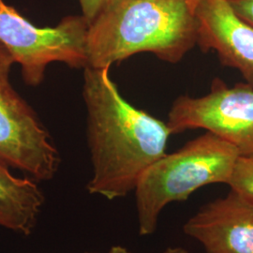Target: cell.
I'll use <instances>...</instances> for the list:
<instances>
[{"label": "cell", "mask_w": 253, "mask_h": 253, "mask_svg": "<svg viewBox=\"0 0 253 253\" xmlns=\"http://www.w3.org/2000/svg\"><path fill=\"white\" fill-rule=\"evenodd\" d=\"M168 117L172 134L204 128L234 145L241 157H253V87L247 83L230 87L215 78L206 96L178 97Z\"/></svg>", "instance_id": "obj_6"}, {"label": "cell", "mask_w": 253, "mask_h": 253, "mask_svg": "<svg viewBox=\"0 0 253 253\" xmlns=\"http://www.w3.org/2000/svg\"><path fill=\"white\" fill-rule=\"evenodd\" d=\"M235 13L253 27V0H228Z\"/></svg>", "instance_id": "obj_12"}, {"label": "cell", "mask_w": 253, "mask_h": 253, "mask_svg": "<svg viewBox=\"0 0 253 253\" xmlns=\"http://www.w3.org/2000/svg\"><path fill=\"white\" fill-rule=\"evenodd\" d=\"M109 69H84L83 97L93 165L87 190L115 200L135 190L146 169L165 155L172 132L167 123L121 96Z\"/></svg>", "instance_id": "obj_1"}, {"label": "cell", "mask_w": 253, "mask_h": 253, "mask_svg": "<svg viewBox=\"0 0 253 253\" xmlns=\"http://www.w3.org/2000/svg\"><path fill=\"white\" fill-rule=\"evenodd\" d=\"M228 185L231 190L253 205V157L239 156Z\"/></svg>", "instance_id": "obj_10"}, {"label": "cell", "mask_w": 253, "mask_h": 253, "mask_svg": "<svg viewBox=\"0 0 253 253\" xmlns=\"http://www.w3.org/2000/svg\"><path fill=\"white\" fill-rule=\"evenodd\" d=\"M110 0H79L82 9V15L90 25L98 17Z\"/></svg>", "instance_id": "obj_11"}, {"label": "cell", "mask_w": 253, "mask_h": 253, "mask_svg": "<svg viewBox=\"0 0 253 253\" xmlns=\"http://www.w3.org/2000/svg\"><path fill=\"white\" fill-rule=\"evenodd\" d=\"M163 253H189L183 248H168Z\"/></svg>", "instance_id": "obj_14"}, {"label": "cell", "mask_w": 253, "mask_h": 253, "mask_svg": "<svg viewBox=\"0 0 253 253\" xmlns=\"http://www.w3.org/2000/svg\"><path fill=\"white\" fill-rule=\"evenodd\" d=\"M9 51L0 43V163L50 180L60 159L50 135L35 112L9 82L12 64Z\"/></svg>", "instance_id": "obj_5"}, {"label": "cell", "mask_w": 253, "mask_h": 253, "mask_svg": "<svg viewBox=\"0 0 253 253\" xmlns=\"http://www.w3.org/2000/svg\"><path fill=\"white\" fill-rule=\"evenodd\" d=\"M89 24L83 15L64 17L53 27H38L0 0V43L21 66L28 85L38 86L49 64L62 62L81 69L88 65Z\"/></svg>", "instance_id": "obj_4"}, {"label": "cell", "mask_w": 253, "mask_h": 253, "mask_svg": "<svg viewBox=\"0 0 253 253\" xmlns=\"http://www.w3.org/2000/svg\"><path fill=\"white\" fill-rule=\"evenodd\" d=\"M198 21L197 44L213 50L222 65L235 68L253 87V27L240 18L228 0H189Z\"/></svg>", "instance_id": "obj_7"}, {"label": "cell", "mask_w": 253, "mask_h": 253, "mask_svg": "<svg viewBox=\"0 0 253 253\" xmlns=\"http://www.w3.org/2000/svg\"><path fill=\"white\" fill-rule=\"evenodd\" d=\"M44 204V195L32 179L19 178L0 163V225L30 235Z\"/></svg>", "instance_id": "obj_9"}, {"label": "cell", "mask_w": 253, "mask_h": 253, "mask_svg": "<svg viewBox=\"0 0 253 253\" xmlns=\"http://www.w3.org/2000/svg\"><path fill=\"white\" fill-rule=\"evenodd\" d=\"M184 233L207 253H253V205L231 190L200 208Z\"/></svg>", "instance_id": "obj_8"}, {"label": "cell", "mask_w": 253, "mask_h": 253, "mask_svg": "<svg viewBox=\"0 0 253 253\" xmlns=\"http://www.w3.org/2000/svg\"><path fill=\"white\" fill-rule=\"evenodd\" d=\"M239 156L234 145L207 131L154 163L134 190L140 235L153 234L167 205L210 184H228Z\"/></svg>", "instance_id": "obj_3"}, {"label": "cell", "mask_w": 253, "mask_h": 253, "mask_svg": "<svg viewBox=\"0 0 253 253\" xmlns=\"http://www.w3.org/2000/svg\"><path fill=\"white\" fill-rule=\"evenodd\" d=\"M108 253H131L126 250V248H123L121 246H114L111 248Z\"/></svg>", "instance_id": "obj_13"}, {"label": "cell", "mask_w": 253, "mask_h": 253, "mask_svg": "<svg viewBox=\"0 0 253 253\" xmlns=\"http://www.w3.org/2000/svg\"><path fill=\"white\" fill-rule=\"evenodd\" d=\"M197 39L189 0H110L89 25L87 67L110 68L145 52L178 63Z\"/></svg>", "instance_id": "obj_2"}]
</instances>
